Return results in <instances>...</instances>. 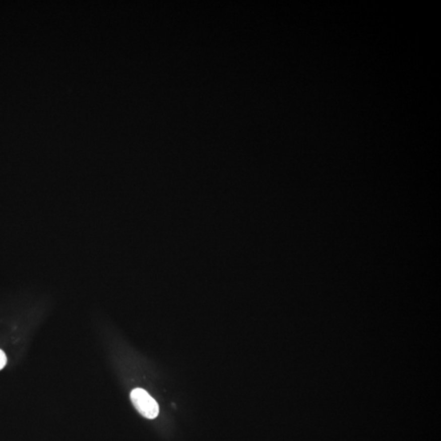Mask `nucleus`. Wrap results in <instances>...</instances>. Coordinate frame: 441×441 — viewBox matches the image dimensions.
Returning <instances> with one entry per match:
<instances>
[{"label": "nucleus", "mask_w": 441, "mask_h": 441, "mask_svg": "<svg viewBox=\"0 0 441 441\" xmlns=\"http://www.w3.org/2000/svg\"><path fill=\"white\" fill-rule=\"evenodd\" d=\"M130 398L134 407L143 417L148 419H154L157 417L159 412V405L147 391L142 388H136L132 391Z\"/></svg>", "instance_id": "obj_1"}, {"label": "nucleus", "mask_w": 441, "mask_h": 441, "mask_svg": "<svg viewBox=\"0 0 441 441\" xmlns=\"http://www.w3.org/2000/svg\"><path fill=\"white\" fill-rule=\"evenodd\" d=\"M7 364V356L2 350H0V370L5 368Z\"/></svg>", "instance_id": "obj_2"}]
</instances>
